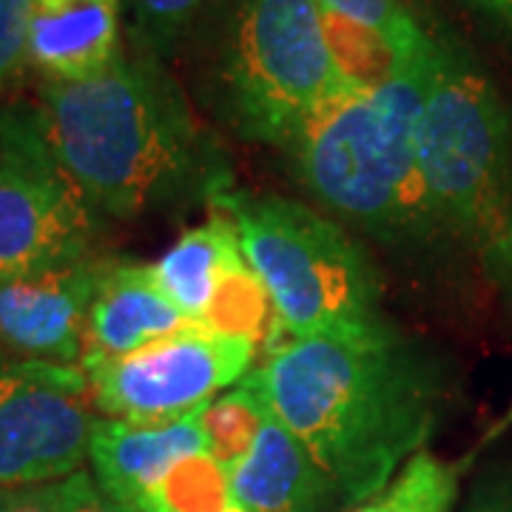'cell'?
<instances>
[{
    "label": "cell",
    "instance_id": "1",
    "mask_svg": "<svg viewBox=\"0 0 512 512\" xmlns=\"http://www.w3.org/2000/svg\"><path fill=\"white\" fill-rule=\"evenodd\" d=\"M254 373L345 507L382 493L424 450L444 410L439 365L387 319L288 339Z\"/></svg>",
    "mask_w": 512,
    "mask_h": 512
},
{
    "label": "cell",
    "instance_id": "2",
    "mask_svg": "<svg viewBox=\"0 0 512 512\" xmlns=\"http://www.w3.org/2000/svg\"><path fill=\"white\" fill-rule=\"evenodd\" d=\"M37 131L97 214L137 220L231 191V165L160 57L123 52L83 80H43Z\"/></svg>",
    "mask_w": 512,
    "mask_h": 512
},
{
    "label": "cell",
    "instance_id": "3",
    "mask_svg": "<svg viewBox=\"0 0 512 512\" xmlns=\"http://www.w3.org/2000/svg\"><path fill=\"white\" fill-rule=\"evenodd\" d=\"M430 57L433 32L379 86L330 97L282 148L313 200L387 245L439 237L419 157Z\"/></svg>",
    "mask_w": 512,
    "mask_h": 512
},
{
    "label": "cell",
    "instance_id": "4",
    "mask_svg": "<svg viewBox=\"0 0 512 512\" xmlns=\"http://www.w3.org/2000/svg\"><path fill=\"white\" fill-rule=\"evenodd\" d=\"M419 157L439 234L512 291V117L490 74L450 37L433 35Z\"/></svg>",
    "mask_w": 512,
    "mask_h": 512
},
{
    "label": "cell",
    "instance_id": "5",
    "mask_svg": "<svg viewBox=\"0 0 512 512\" xmlns=\"http://www.w3.org/2000/svg\"><path fill=\"white\" fill-rule=\"evenodd\" d=\"M353 86L319 0H220L202 92L237 137L285 148L313 111Z\"/></svg>",
    "mask_w": 512,
    "mask_h": 512
},
{
    "label": "cell",
    "instance_id": "6",
    "mask_svg": "<svg viewBox=\"0 0 512 512\" xmlns=\"http://www.w3.org/2000/svg\"><path fill=\"white\" fill-rule=\"evenodd\" d=\"M234 222L239 248L291 339L382 322V285L365 248L302 202L231 188L211 205Z\"/></svg>",
    "mask_w": 512,
    "mask_h": 512
},
{
    "label": "cell",
    "instance_id": "7",
    "mask_svg": "<svg viewBox=\"0 0 512 512\" xmlns=\"http://www.w3.org/2000/svg\"><path fill=\"white\" fill-rule=\"evenodd\" d=\"M97 217L43 146L32 106L0 109V279L92 256Z\"/></svg>",
    "mask_w": 512,
    "mask_h": 512
},
{
    "label": "cell",
    "instance_id": "8",
    "mask_svg": "<svg viewBox=\"0 0 512 512\" xmlns=\"http://www.w3.org/2000/svg\"><path fill=\"white\" fill-rule=\"evenodd\" d=\"M97 419L83 367L0 350V490L83 473Z\"/></svg>",
    "mask_w": 512,
    "mask_h": 512
},
{
    "label": "cell",
    "instance_id": "9",
    "mask_svg": "<svg viewBox=\"0 0 512 512\" xmlns=\"http://www.w3.org/2000/svg\"><path fill=\"white\" fill-rule=\"evenodd\" d=\"M251 339L188 325L123 359L80 365L92 384L94 407L106 419L177 421L197 416L254 365Z\"/></svg>",
    "mask_w": 512,
    "mask_h": 512
},
{
    "label": "cell",
    "instance_id": "10",
    "mask_svg": "<svg viewBox=\"0 0 512 512\" xmlns=\"http://www.w3.org/2000/svg\"><path fill=\"white\" fill-rule=\"evenodd\" d=\"M106 268L109 259L92 254L0 279V348L20 359L80 365L89 311Z\"/></svg>",
    "mask_w": 512,
    "mask_h": 512
},
{
    "label": "cell",
    "instance_id": "11",
    "mask_svg": "<svg viewBox=\"0 0 512 512\" xmlns=\"http://www.w3.org/2000/svg\"><path fill=\"white\" fill-rule=\"evenodd\" d=\"M208 453L200 413L177 421H123L100 416L94 424L92 478L114 501L140 512L154 487L183 458Z\"/></svg>",
    "mask_w": 512,
    "mask_h": 512
},
{
    "label": "cell",
    "instance_id": "12",
    "mask_svg": "<svg viewBox=\"0 0 512 512\" xmlns=\"http://www.w3.org/2000/svg\"><path fill=\"white\" fill-rule=\"evenodd\" d=\"M188 325L194 322L165 296L151 265L109 262L89 311L80 365L123 359Z\"/></svg>",
    "mask_w": 512,
    "mask_h": 512
},
{
    "label": "cell",
    "instance_id": "13",
    "mask_svg": "<svg viewBox=\"0 0 512 512\" xmlns=\"http://www.w3.org/2000/svg\"><path fill=\"white\" fill-rule=\"evenodd\" d=\"M120 0H32L29 69L43 80H83L123 55Z\"/></svg>",
    "mask_w": 512,
    "mask_h": 512
},
{
    "label": "cell",
    "instance_id": "14",
    "mask_svg": "<svg viewBox=\"0 0 512 512\" xmlns=\"http://www.w3.org/2000/svg\"><path fill=\"white\" fill-rule=\"evenodd\" d=\"M231 493L242 512H325L333 501L311 453L274 410L254 447L231 467Z\"/></svg>",
    "mask_w": 512,
    "mask_h": 512
},
{
    "label": "cell",
    "instance_id": "15",
    "mask_svg": "<svg viewBox=\"0 0 512 512\" xmlns=\"http://www.w3.org/2000/svg\"><path fill=\"white\" fill-rule=\"evenodd\" d=\"M245 262L234 222L222 211L188 228L154 265V279L188 322L202 325L225 276Z\"/></svg>",
    "mask_w": 512,
    "mask_h": 512
},
{
    "label": "cell",
    "instance_id": "16",
    "mask_svg": "<svg viewBox=\"0 0 512 512\" xmlns=\"http://www.w3.org/2000/svg\"><path fill=\"white\" fill-rule=\"evenodd\" d=\"M268 416H271V402L251 370L242 382L234 384L231 390H225L222 396L200 410L208 453L231 470L239 458L254 447Z\"/></svg>",
    "mask_w": 512,
    "mask_h": 512
},
{
    "label": "cell",
    "instance_id": "17",
    "mask_svg": "<svg viewBox=\"0 0 512 512\" xmlns=\"http://www.w3.org/2000/svg\"><path fill=\"white\" fill-rule=\"evenodd\" d=\"M237 510L231 493V470L211 456L183 458L154 487L140 512H231Z\"/></svg>",
    "mask_w": 512,
    "mask_h": 512
},
{
    "label": "cell",
    "instance_id": "18",
    "mask_svg": "<svg viewBox=\"0 0 512 512\" xmlns=\"http://www.w3.org/2000/svg\"><path fill=\"white\" fill-rule=\"evenodd\" d=\"M458 495V467L421 450L382 493L367 498L353 512H450Z\"/></svg>",
    "mask_w": 512,
    "mask_h": 512
},
{
    "label": "cell",
    "instance_id": "19",
    "mask_svg": "<svg viewBox=\"0 0 512 512\" xmlns=\"http://www.w3.org/2000/svg\"><path fill=\"white\" fill-rule=\"evenodd\" d=\"M202 325L220 330V333L251 339L254 345H259L268 333H274V325L282 328L276 319L274 305H271V296L265 291V285L256 279L254 271L248 268V262H242L239 268L225 276Z\"/></svg>",
    "mask_w": 512,
    "mask_h": 512
},
{
    "label": "cell",
    "instance_id": "20",
    "mask_svg": "<svg viewBox=\"0 0 512 512\" xmlns=\"http://www.w3.org/2000/svg\"><path fill=\"white\" fill-rule=\"evenodd\" d=\"M211 0H128L134 49L163 60L171 55L185 32L202 18Z\"/></svg>",
    "mask_w": 512,
    "mask_h": 512
},
{
    "label": "cell",
    "instance_id": "21",
    "mask_svg": "<svg viewBox=\"0 0 512 512\" xmlns=\"http://www.w3.org/2000/svg\"><path fill=\"white\" fill-rule=\"evenodd\" d=\"M319 6L330 18L367 29L399 49L413 46L427 32L410 12L407 0H319Z\"/></svg>",
    "mask_w": 512,
    "mask_h": 512
},
{
    "label": "cell",
    "instance_id": "22",
    "mask_svg": "<svg viewBox=\"0 0 512 512\" xmlns=\"http://www.w3.org/2000/svg\"><path fill=\"white\" fill-rule=\"evenodd\" d=\"M32 0H0V92L29 66Z\"/></svg>",
    "mask_w": 512,
    "mask_h": 512
},
{
    "label": "cell",
    "instance_id": "23",
    "mask_svg": "<svg viewBox=\"0 0 512 512\" xmlns=\"http://www.w3.org/2000/svg\"><path fill=\"white\" fill-rule=\"evenodd\" d=\"M0 512H69L66 484H40L20 490H0Z\"/></svg>",
    "mask_w": 512,
    "mask_h": 512
},
{
    "label": "cell",
    "instance_id": "24",
    "mask_svg": "<svg viewBox=\"0 0 512 512\" xmlns=\"http://www.w3.org/2000/svg\"><path fill=\"white\" fill-rule=\"evenodd\" d=\"M66 484V501L69 512H137L128 504L114 501L109 493L100 490V484L94 481L92 473H74L72 478L63 481Z\"/></svg>",
    "mask_w": 512,
    "mask_h": 512
},
{
    "label": "cell",
    "instance_id": "25",
    "mask_svg": "<svg viewBox=\"0 0 512 512\" xmlns=\"http://www.w3.org/2000/svg\"><path fill=\"white\" fill-rule=\"evenodd\" d=\"M464 512H512V476L478 487Z\"/></svg>",
    "mask_w": 512,
    "mask_h": 512
},
{
    "label": "cell",
    "instance_id": "26",
    "mask_svg": "<svg viewBox=\"0 0 512 512\" xmlns=\"http://www.w3.org/2000/svg\"><path fill=\"white\" fill-rule=\"evenodd\" d=\"M464 3L476 6V9L487 12V15H495V18L512 20V0H464Z\"/></svg>",
    "mask_w": 512,
    "mask_h": 512
},
{
    "label": "cell",
    "instance_id": "27",
    "mask_svg": "<svg viewBox=\"0 0 512 512\" xmlns=\"http://www.w3.org/2000/svg\"><path fill=\"white\" fill-rule=\"evenodd\" d=\"M231 512H242V510H231Z\"/></svg>",
    "mask_w": 512,
    "mask_h": 512
}]
</instances>
